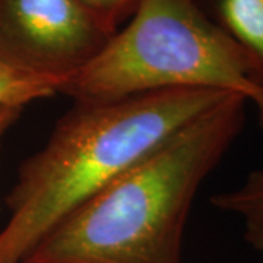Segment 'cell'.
Listing matches in <instances>:
<instances>
[{"label":"cell","mask_w":263,"mask_h":263,"mask_svg":"<svg viewBox=\"0 0 263 263\" xmlns=\"http://www.w3.org/2000/svg\"><path fill=\"white\" fill-rule=\"evenodd\" d=\"M230 94L66 215L24 263H181L200 184L245 126Z\"/></svg>","instance_id":"6da1fadb"},{"label":"cell","mask_w":263,"mask_h":263,"mask_svg":"<svg viewBox=\"0 0 263 263\" xmlns=\"http://www.w3.org/2000/svg\"><path fill=\"white\" fill-rule=\"evenodd\" d=\"M231 92L165 89L75 101L6 197L0 263H24L53 227Z\"/></svg>","instance_id":"7a4b0ae2"},{"label":"cell","mask_w":263,"mask_h":263,"mask_svg":"<svg viewBox=\"0 0 263 263\" xmlns=\"http://www.w3.org/2000/svg\"><path fill=\"white\" fill-rule=\"evenodd\" d=\"M183 88L241 95L263 127V78L245 50L195 0H141L127 25L59 94L108 101Z\"/></svg>","instance_id":"3957f363"},{"label":"cell","mask_w":263,"mask_h":263,"mask_svg":"<svg viewBox=\"0 0 263 263\" xmlns=\"http://www.w3.org/2000/svg\"><path fill=\"white\" fill-rule=\"evenodd\" d=\"M113 35L79 0H0V57L62 85Z\"/></svg>","instance_id":"277c9868"},{"label":"cell","mask_w":263,"mask_h":263,"mask_svg":"<svg viewBox=\"0 0 263 263\" xmlns=\"http://www.w3.org/2000/svg\"><path fill=\"white\" fill-rule=\"evenodd\" d=\"M216 24L253 60L263 78V0H214Z\"/></svg>","instance_id":"5b68a950"},{"label":"cell","mask_w":263,"mask_h":263,"mask_svg":"<svg viewBox=\"0 0 263 263\" xmlns=\"http://www.w3.org/2000/svg\"><path fill=\"white\" fill-rule=\"evenodd\" d=\"M218 209L241 216L245 240L263 253V168L252 171L240 187L211 197Z\"/></svg>","instance_id":"8992f818"},{"label":"cell","mask_w":263,"mask_h":263,"mask_svg":"<svg viewBox=\"0 0 263 263\" xmlns=\"http://www.w3.org/2000/svg\"><path fill=\"white\" fill-rule=\"evenodd\" d=\"M60 86L57 79L31 73L0 57V108H24L35 100L59 94Z\"/></svg>","instance_id":"52a82bcc"},{"label":"cell","mask_w":263,"mask_h":263,"mask_svg":"<svg viewBox=\"0 0 263 263\" xmlns=\"http://www.w3.org/2000/svg\"><path fill=\"white\" fill-rule=\"evenodd\" d=\"M103 22L105 28L116 34L135 13L141 0H79Z\"/></svg>","instance_id":"ba28073f"},{"label":"cell","mask_w":263,"mask_h":263,"mask_svg":"<svg viewBox=\"0 0 263 263\" xmlns=\"http://www.w3.org/2000/svg\"><path fill=\"white\" fill-rule=\"evenodd\" d=\"M22 110L24 108H18V107H2L0 108V148H2V142H3L6 132L9 130L10 126L18 120Z\"/></svg>","instance_id":"9c48e42d"}]
</instances>
